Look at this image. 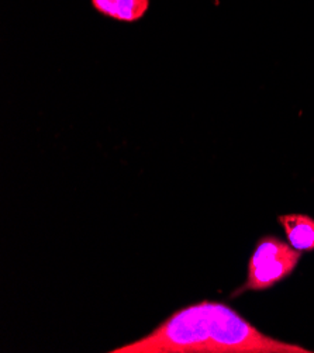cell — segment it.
<instances>
[{
	"mask_svg": "<svg viewBox=\"0 0 314 353\" xmlns=\"http://www.w3.org/2000/svg\"><path fill=\"white\" fill-rule=\"evenodd\" d=\"M112 353H311L262 334L224 303L199 301L162 321L147 336Z\"/></svg>",
	"mask_w": 314,
	"mask_h": 353,
	"instance_id": "6da1fadb",
	"label": "cell"
},
{
	"mask_svg": "<svg viewBox=\"0 0 314 353\" xmlns=\"http://www.w3.org/2000/svg\"><path fill=\"white\" fill-rule=\"evenodd\" d=\"M299 251L277 239L276 236H262L248 262L247 281L235 292L239 294L248 290H266L292 274L300 259Z\"/></svg>",
	"mask_w": 314,
	"mask_h": 353,
	"instance_id": "7a4b0ae2",
	"label": "cell"
},
{
	"mask_svg": "<svg viewBox=\"0 0 314 353\" xmlns=\"http://www.w3.org/2000/svg\"><path fill=\"white\" fill-rule=\"evenodd\" d=\"M100 16L126 24L141 21L151 9V0H90Z\"/></svg>",
	"mask_w": 314,
	"mask_h": 353,
	"instance_id": "3957f363",
	"label": "cell"
},
{
	"mask_svg": "<svg viewBox=\"0 0 314 353\" xmlns=\"http://www.w3.org/2000/svg\"><path fill=\"white\" fill-rule=\"evenodd\" d=\"M292 248L299 252L314 251V219L306 214H284L277 217Z\"/></svg>",
	"mask_w": 314,
	"mask_h": 353,
	"instance_id": "277c9868",
	"label": "cell"
}]
</instances>
